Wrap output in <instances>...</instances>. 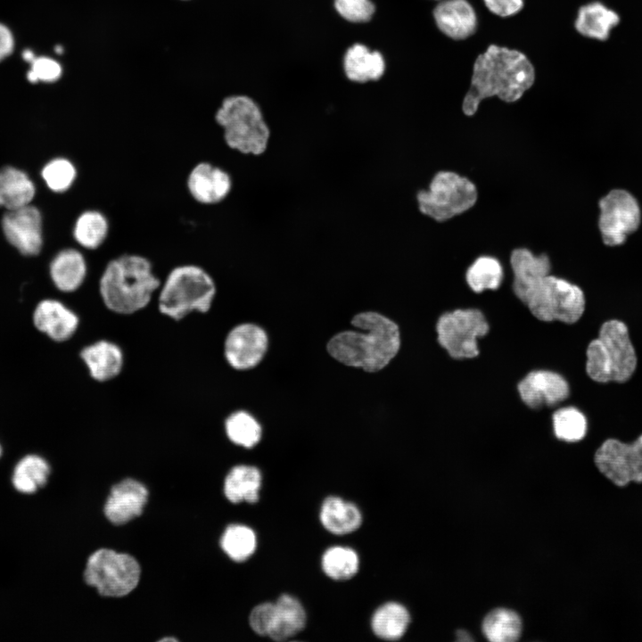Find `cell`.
Segmentation results:
<instances>
[{"mask_svg":"<svg viewBox=\"0 0 642 642\" xmlns=\"http://www.w3.org/2000/svg\"><path fill=\"white\" fill-rule=\"evenodd\" d=\"M220 545L224 552L235 562H243L255 551L257 539L254 531L244 525L232 524L224 531Z\"/></svg>","mask_w":642,"mask_h":642,"instance_id":"cell-35","label":"cell"},{"mask_svg":"<svg viewBox=\"0 0 642 642\" xmlns=\"http://www.w3.org/2000/svg\"><path fill=\"white\" fill-rule=\"evenodd\" d=\"M276 611L268 637L284 641L300 632L306 624V613L300 602L292 596L282 595L275 603Z\"/></svg>","mask_w":642,"mask_h":642,"instance_id":"cell-24","label":"cell"},{"mask_svg":"<svg viewBox=\"0 0 642 642\" xmlns=\"http://www.w3.org/2000/svg\"><path fill=\"white\" fill-rule=\"evenodd\" d=\"M14 47V38L11 30L0 23V62L9 56Z\"/></svg>","mask_w":642,"mask_h":642,"instance_id":"cell-42","label":"cell"},{"mask_svg":"<svg viewBox=\"0 0 642 642\" xmlns=\"http://www.w3.org/2000/svg\"><path fill=\"white\" fill-rule=\"evenodd\" d=\"M333 5L343 21L354 24L369 22L376 12L373 0H333Z\"/></svg>","mask_w":642,"mask_h":642,"instance_id":"cell-38","label":"cell"},{"mask_svg":"<svg viewBox=\"0 0 642 642\" xmlns=\"http://www.w3.org/2000/svg\"><path fill=\"white\" fill-rule=\"evenodd\" d=\"M432 17L437 29L452 40H465L477 30V14L467 0H441Z\"/></svg>","mask_w":642,"mask_h":642,"instance_id":"cell-19","label":"cell"},{"mask_svg":"<svg viewBox=\"0 0 642 642\" xmlns=\"http://www.w3.org/2000/svg\"><path fill=\"white\" fill-rule=\"evenodd\" d=\"M553 431L556 437L567 442L582 440L588 429L584 414L574 407H564L552 415Z\"/></svg>","mask_w":642,"mask_h":642,"instance_id":"cell-34","label":"cell"},{"mask_svg":"<svg viewBox=\"0 0 642 642\" xmlns=\"http://www.w3.org/2000/svg\"><path fill=\"white\" fill-rule=\"evenodd\" d=\"M436 1H441V0H436Z\"/></svg>","mask_w":642,"mask_h":642,"instance_id":"cell-47","label":"cell"},{"mask_svg":"<svg viewBox=\"0 0 642 642\" xmlns=\"http://www.w3.org/2000/svg\"><path fill=\"white\" fill-rule=\"evenodd\" d=\"M416 198L422 214L444 222L471 210L478 200V190L466 177L443 170L437 172L428 189L418 191Z\"/></svg>","mask_w":642,"mask_h":642,"instance_id":"cell-8","label":"cell"},{"mask_svg":"<svg viewBox=\"0 0 642 642\" xmlns=\"http://www.w3.org/2000/svg\"><path fill=\"white\" fill-rule=\"evenodd\" d=\"M160 641H177V639L173 638H165L160 639Z\"/></svg>","mask_w":642,"mask_h":642,"instance_id":"cell-45","label":"cell"},{"mask_svg":"<svg viewBox=\"0 0 642 642\" xmlns=\"http://www.w3.org/2000/svg\"><path fill=\"white\" fill-rule=\"evenodd\" d=\"M78 176L75 165L68 159H53L42 169V177L50 190L64 193L74 184Z\"/></svg>","mask_w":642,"mask_h":642,"instance_id":"cell-37","label":"cell"},{"mask_svg":"<svg viewBox=\"0 0 642 642\" xmlns=\"http://www.w3.org/2000/svg\"><path fill=\"white\" fill-rule=\"evenodd\" d=\"M36 189L29 176L14 167L0 169V207L8 210L29 205Z\"/></svg>","mask_w":642,"mask_h":642,"instance_id":"cell-26","label":"cell"},{"mask_svg":"<svg viewBox=\"0 0 642 642\" xmlns=\"http://www.w3.org/2000/svg\"><path fill=\"white\" fill-rule=\"evenodd\" d=\"M457 640H460V641L472 640V638L470 637V635L465 630H458L457 633Z\"/></svg>","mask_w":642,"mask_h":642,"instance_id":"cell-44","label":"cell"},{"mask_svg":"<svg viewBox=\"0 0 642 642\" xmlns=\"http://www.w3.org/2000/svg\"><path fill=\"white\" fill-rule=\"evenodd\" d=\"M358 564L357 553L350 547H333L322 556L323 571L328 577L336 580L352 578L358 572Z\"/></svg>","mask_w":642,"mask_h":642,"instance_id":"cell-36","label":"cell"},{"mask_svg":"<svg viewBox=\"0 0 642 642\" xmlns=\"http://www.w3.org/2000/svg\"><path fill=\"white\" fill-rule=\"evenodd\" d=\"M110 229V221L104 212L97 209H88L76 218L72 235L81 248L96 251L107 241Z\"/></svg>","mask_w":642,"mask_h":642,"instance_id":"cell-27","label":"cell"},{"mask_svg":"<svg viewBox=\"0 0 642 642\" xmlns=\"http://www.w3.org/2000/svg\"><path fill=\"white\" fill-rule=\"evenodd\" d=\"M22 57L27 62L30 63L36 56L31 50L27 49L22 53Z\"/></svg>","mask_w":642,"mask_h":642,"instance_id":"cell-43","label":"cell"},{"mask_svg":"<svg viewBox=\"0 0 642 642\" xmlns=\"http://www.w3.org/2000/svg\"><path fill=\"white\" fill-rule=\"evenodd\" d=\"M160 284L149 258L127 252L107 261L100 274L97 290L109 312L128 317L151 305Z\"/></svg>","mask_w":642,"mask_h":642,"instance_id":"cell-4","label":"cell"},{"mask_svg":"<svg viewBox=\"0 0 642 642\" xmlns=\"http://www.w3.org/2000/svg\"><path fill=\"white\" fill-rule=\"evenodd\" d=\"M1 454H2V448H1V446H0V457H1Z\"/></svg>","mask_w":642,"mask_h":642,"instance_id":"cell-46","label":"cell"},{"mask_svg":"<svg viewBox=\"0 0 642 642\" xmlns=\"http://www.w3.org/2000/svg\"><path fill=\"white\" fill-rule=\"evenodd\" d=\"M268 347L263 328L253 323H241L231 328L223 342V355L233 369L246 371L259 365Z\"/></svg>","mask_w":642,"mask_h":642,"instance_id":"cell-13","label":"cell"},{"mask_svg":"<svg viewBox=\"0 0 642 642\" xmlns=\"http://www.w3.org/2000/svg\"><path fill=\"white\" fill-rule=\"evenodd\" d=\"M224 429L232 443L246 449L257 445L262 436L261 425L245 410H236L229 414L225 419Z\"/></svg>","mask_w":642,"mask_h":642,"instance_id":"cell-32","label":"cell"},{"mask_svg":"<svg viewBox=\"0 0 642 642\" xmlns=\"http://www.w3.org/2000/svg\"><path fill=\"white\" fill-rule=\"evenodd\" d=\"M509 262L514 294L536 319L567 325L580 319L586 305L583 291L551 275V262L546 253L536 255L527 248H517L512 251Z\"/></svg>","mask_w":642,"mask_h":642,"instance_id":"cell-1","label":"cell"},{"mask_svg":"<svg viewBox=\"0 0 642 642\" xmlns=\"http://www.w3.org/2000/svg\"><path fill=\"white\" fill-rule=\"evenodd\" d=\"M485 7L501 18L513 16L521 12L524 0H482Z\"/></svg>","mask_w":642,"mask_h":642,"instance_id":"cell-41","label":"cell"},{"mask_svg":"<svg viewBox=\"0 0 642 642\" xmlns=\"http://www.w3.org/2000/svg\"><path fill=\"white\" fill-rule=\"evenodd\" d=\"M342 70L352 83L376 82L385 74V57L379 50H372L366 45L357 42L343 53Z\"/></svg>","mask_w":642,"mask_h":642,"instance_id":"cell-21","label":"cell"},{"mask_svg":"<svg viewBox=\"0 0 642 642\" xmlns=\"http://www.w3.org/2000/svg\"><path fill=\"white\" fill-rule=\"evenodd\" d=\"M88 265L84 253L76 248L60 251L50 263V276L62 292H74L85 283Z\"/></svg>","mask_w":642,"mask_h":642,"instance_id":"cell-23","label":"cell"},{"mask_svg":"<svg viewBox=\"0 0 642 642\" xmlns=\"http://www.w3.org/2000/svg\"><path fill=\"white\" fill-rule=\"evenodd\" d=\"M490 330L485 315L476 308L446 311L435 324L438 344L455 360L478 357L479 339L485 337Z\"/></svg>","mask_w":642,"mask_h":642,"instance_id":"cell-9","label":"cell"},{"mask_svg":"<svg viewBox=\"0 0 642 642\" xmlns=\"http://www.w3.org/2000/svg\"><path fill=\"white\" fill-rule=\"evenodd\" d=\"M217 284L202 266L183 263L174 266L161 280L156 294L158 312L180 322L192 314H207L217 296Z\"/></svg>","mask_w":642,"mask_h":642,"instance_id":"cell-5","label":"cell"},{"mask_svg":"<svg viewBox=\"0 0 642 642\" xmlns=\"http://www.w3.org/2000/svg\"><path fill=\"white\" fill-rule=\"evenodd\" d=\"M320 521L329 532L345 535L359 528L362 515L356 505L338 497H328L322 504Z\"/></svg>","mask_w":642,"mask_h":642,"instance_id":"cell-25","label":"cell"},{"mask_svg":"<svg viewBox=\"0 0 642 642\" xmlns=\"http://www.w3.org/2000/svg\"><path fill=\"white\" fill-rule=\"evenodd\" d=\"M79 358L90 378L97 383H107L117 379L125 367L123 349L116 342L102 338L85 345Z\"/></svg>","mask_w":642,"mask_h":642,"instance_id":"cell-17","label":"cell"},{"mask_svg":"<svg viewBox=\"0 0 642 642\" xmlns=\"http://www.w3.org/2000/svg\"><path fill=\"white\" fill-rule=\"evenodd\" d=\"M482 630L492 642H513L519 638L522 621L518 614L508 609H495L484 619Z\"/></svg>","mask_w":642,"mask_h":642,"instance_id":"cell-33","label":"cell"},{"mask_svg":"<svg viewBox=\"0 0 642 642\" xmlns=\"http://www.w3.org/2000/svg\"><path fill=\"white\" fill-rule=\"evenodd\" d=\"M594 462L598 470L617 486H626L631 482H642V434L632 443L607 439L596 451Z\"/></svg>","mask_w":642,"mask_h":642,"instance_id":"cell-12","label":"cell"},{"mask_svg":"<svg viewBox=\"0 0 642 642\" xmlns=\"http://www.w3.org/2000/svg\"><path fill=\"white\" fill-rule=\"evenodd\" d=\"M2 227L8 242L21 253L37 255L43 245V221L40 211L30 204L8 210Z\"/></svg>","mask_w":642,"mask_h":642,"instance_id":"cell-16","label":"cell"},{"mask_svg":"<svg viewBox=\"0 0 642 642\" xmlns=\"http://www.w3.org/2000/svg\"><path fill=\"white\" fill-rule=\"evenodd\" d=\"M598 227L607 246L622 244L641 221V211L635 197L626 190L613 189L599 202Z\"/></svg>","mask_w":642,"mask_h":642,"instance_id":"cell-11","label":"cell"},{"mask_svg":"<svg viewBox=\"0 0 642 642\" xmlns=\"http://www.w3.org/2000/svg\"><path fill=\"white\" fill-rule=\"evenodd\" d=\"M409 621V613L402 605L389 602L374 612L371 626L378 638L385 640H397L405 634Z\"/></svg>","mask_w":642,"mask_h":642,"instance_id":"cell-29","label":"cell"},{"mask_svg":"<svg viewBox=\"0 0 642 642\" xmlns=\"http://www.w3.org/2000/svg\"><path fill=\"white\" fill-rule=\"evenodd\" d=\"M350 324L359 331L340 332L327 343L329 355L338 362L366 372H377L399 353V327L389 317L366 311L355 315Z\"/></svg>","mask_w":642,"mask_h":642,"instance_id":"cell-3","label":"cell"},{"mask_svg":"<svg viewBox=\"0 0 642 642\" xmlns=\"http://www.w3.org/2000/svg\"><path fill=\"white\" fill-rule=\"evenodd\" d=\"M233 185L228 171L207 160L196 163L188 172L185 181L191 198L204 206L224 202L231 193Z\"/></svg>","mask_w":642,"mask_h":642,"instance_id":"cell-15","label":"cell"},{"mask_svg":"<svg viewBox=\"0 0 642 642\" xmlns=\"http://www.w3.org/2000/svg\"><path fill=\"white\" fill-rule=\"evenodd\" d=\"M148 500V490L144 484L125 479L115 484L104 506V514L114 524H124L139 516Z\"/></svg>","mask_w":642,"mask_h":642,"instance_id":"cell-18","label":"cell"},{"mask_svg":"<svg viewBox=\"0 0 642 642\" xmlns=\"http://www.w3.org/2000/svg\"><path fill=\"white\" fill-rule=\"evenodd\" d=\"M36 327L57 342L70 340L78 331L79 317L75 311L58 300H42L33 317Z\"/></svg>","mask_w":642,"mask_h":642,"instance_id":"cell-20","label":"cell"},{"mask_svg":"<svg viewBox=\"0 0 642 642\" xmlns=\"http://www.w3.org/2000/svg\"><path fill=\"white\" fill-rule=\"evenodd\" d=\"M62 67L58 62L49 57H35L30 62V69L27 78L31 83L43 81L52 83L59 79L62 75Z\"/></svg>","mask_w":642,"mask_h":642,"instance_id":"cell-39","label":"cell"},{"mask_svg":"<svg viewBox=\"0 0 642 642\" xmlns=\"http://www.w3.org/2000/svg\"><path fill=\"white\" fill-rule=\"evenodd\" d=\"M261 479V473L257 467L247 465H235L225 479V495L232 503L242 501L256 503L259 500Z\"/></svg>","mask_w":642,"mask_h":642,"instance_id":"cell-28","label":"cell"},{"mask_svg":"<svg viewBox=\"0 0 642 642\" xmlns=\"http://www.w3.org/2000/svg\"><path fill=\"white\" fill-rule=\"evenodd\" d=\"M50 474L48 463L41 457H24L14 468L12 483L22 493H33L45 485Z\"/></svg>","mask_w":642,"mask_h":642,"instance_id":"cell-31","label":"cell"},{"mask_svg":"<svg viewBox=\"0 0 642 642\" xmlns=\"http://www.w3.org/2000/svg\"><path fill=\"white\" fill-rule=\"evenodd\" d=\"M468 287L475 293L498 290L504 279L500 261L492 256H480L467 268L465 275Z\"/></svg>","mask_w":642,"mask_h":642,"instance_id":"cell-30","label":"cell"},{"mask_svg":"<svg viewBox=\"0 0 642 642\" xmlns=\"http://www.w3.org/2000/svg\"><path fill=\"white\" fill-rule=\"evenodd\" d=\"M140 574V565L133 556L102 548L89 556L84 578L100 595L119 597L137 586Z\"/></svg>","mask_w":642,"mask_h":642,"instance_id":"cell-10","label":"cell"},{"mask_svg":"<svg viewBox=\"0 0 642 642\" xmlns=\"http://www.w3.org/2000/svg\"><path fill=\"white\" fill-rule=\"evenodd\" d=\"M620 23L621 16L613 8L601 1H591L580 6L573 26L579 35L605 42Z\"/></svg>","mask_w":642,"mask_h":642,"instance_id":"cell-22","label":"cell"},{"mask_svg":"<svg viewBox=\"0 0 642 642\" xmlns=\"http://www.w3.org/2000/svg\"><path fill=\"white\" fill-rule=\"evenodd\" d=\"M516 388L523 403L531 409L554 407L570 395L566 379L559 373L547 369L528 372Z\"/></svg>","mask_w":642,"mask_h":642,"instance_id":"cell-14","label":"cell"},{"mask_svg":"<svg viewBox=\"0 0 642 642\" xmlns=\"http://www.w3.org/2000/svg\"><path fill=\"white\" fill-rule=\"evenodd\" d=\"M472 70L469 89L462 103L466 116L475 114L487 98L498 97L508 103L520 100L536 78L535 68L525 54L494 44L478 54Z\"/></svg>","mask_w":642,"mask_h":642,"instance_id":"cell-2","label":"cell"},{"mask_svg":"<svg viewBox=\"0 0 642 642\" xmlns=\"http://www.w3.org/2000/svg\"><path fill=\"white\" fill-rule=\"evenodd\" d=\"M275 603H262L253 608L250 614V625L259 636H268L275 616Z\"/></svg>","mask_w":642,"mask_h":642,"instance_id":"cell-40","label":"cell"},{"mask_svg":"<svg viewBox=\"0 0 642 642\" xmlns=\"http://www.w3.org/2000/svg\"><path fill=\"white\" fill-rule=\"evenodd\" d=\"M637 362L628 327L616 319L605 322L586 350V373L597 383L627 382Z\"/></svg>","mask_w":642,"mask_h":642,"instance_id":"cell-7","label":"cell"},{"mask_svg":"<svg viewBox=\"0 0 642 642\" xmlns=\"http://www.w3.org/2000/svg\"><path fill=\"white\" fill-rule=\"evenodd\" d=\"M225 144L243 155L260 156L269 145L271 129L260 105L243 94L226 96L214 114Z\"/></svg>","mask_w":642,"mask_h":642,"instance_id":"cell-6","label":"cell"}]
</instances>
